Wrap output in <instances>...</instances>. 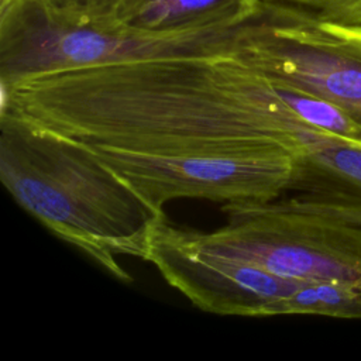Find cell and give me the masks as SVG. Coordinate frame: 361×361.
<instances>
[{
	"label": "cell",
	"instance_id": "10",
	"mask_svg": "<svg viewBox=\"0 0 361 361\" xmlns=\"http://www.w3.org/2000/svg\"><path fill=\"white\" fill-rule=\"evenodd\" d=\"M58 13L82 23L116 25L124 0H42Z\"/></svg>",
	"mask_w": 361,
	"mask_h": 361
},
{
	"label": "cell",
	"instance_id": "7",
	"mask_svg": "<svg viewBox=\"0 0 361 361\" xmlns=\"http://www.w3.org/2000/svg\"><path fill=\"white\" fill-rule=\"evenodd\" d=\"M262 0H124L116 25L151 34L234 30L250 21Z\"/></svg>",
	"mask_w": 361,
	"mask_h": 361
},
{
	"label": "cell",
	"instance_id": "2",
	"mask_svg": "<svg viewBox=\"0 0 361 361\" xmlns=\"http://www.w3.org/2000/svg\"><path fill=\"white\" fill-rule=\"evenodd\" d=\"M0 178L24 210L123 282L131 276L118 258L145 259L154 227L166 219L82 144L4 109Z\"/></svg>",
	"mask_w": 361,
	"mask_h": 361
},
{
	"label": "cell",
	"instance_id": "6",
	"mask_svg": "<svg viewBox=\"0 0 361 361\" xmlns=\"http://www.w3.org/2000/svg\"><path fill=\"white\" fill-rule=\"evenodd\" d=\"M79 144L159 214L175 199L271 200L292 190L296 176L286 149L166 155Z\"/></svg>",
	"mask_w": 361,
	"mask_h": 361
},
{
	"label": "cell",
	"instance_id": "3",
	"mask_svg": "<svg viewBox=\"0 0 361 361\" xmlns=\"http://www.w3.org/2000/svg\"><path fill=\"white\" fill-rule=\"evenodd\" d=\"M226 226L203 233L173 226L195 251L244 262L300 282L361 288V202L299 192L271 200L228 202Z\"/></svg>",
	"mask_w": 361,
	"mask_h": 361
},
{
	"label": "cell",
	"instance_id": "5",
	"mask_svg": "<svg viewBox=\"0 0 361 361\" xmlns=\"http://www.w3.org/2000/svg\"><path fill=\"white\" fill-rule=\"evenodd\" d=\"M268 79L324 99L361 126V24L262 0L234 55Z\"/></svg>",
	"mask_w": 361,
	"mask_h": 361
},
{
	"label": "cell",
	"instance_id": "4",
	"mask_svg": "<svg viewBox=\"0 0 361 361\" xmlns=\"http://www.w3.org/2000/svg\"><path fill=\"white\" fill-rule=\"evenodd\" d=\"M238 31L151 34L76 21L42 0H0V80L11 86L35 75L85 66L234 55Z\"/></svg>",
	"mask_w": 361,
	"mask_h": 361
},
{
	"label": "cell",
	"instance_id": "9",
	"mask_svg": "<svg viewBox=\"0 0 361 361\" xmlns=\"http://www.w3.org/2000/svg\"><path fill=\"white\" fill-rule=\"evenodd\" d=\"M286 314L361 319V288L331 281L303 282L289 299Z\"/></svg>",
	"mask_w": 361,
	"mask_h": 361
},
{
	"label": "cell",
	"instance_id": "8",
	"mask_svg": "<svg viewBox=\"0 0 361 361\" xmlns=\"http://www.w3.org/2000/svg\"><path fill=\"white\" fill-rule=\"evenodd\" d=\"M293 189L361 202V145L309 127L295 155Z\"/></svg>",
	"mask_w": 361,
	"mask_h": 361
},
{
	"label": "cell",
	"instance_id": "11",
	"mask_svg": "<svg viewBox=\"0 0 361 361\" xmlns=\"http://www.w3.org/2000/svg\"><path fill=\"white\" fill-rule=\"evenodd\" d=\"M289 3L295 6H302L314 10L326 17L361 24V0H269Z\"/></svg>",
	"mask_w": 361,
	"mask_h": 361
},
{
	"label": "cell",
	"instance_id": "1",
	"mask_svg": "<svg viewBox=\"0 0 361 361\" xmlns=\"http://www.w3.org/2000/svg\"><path fill=\"white\" fill-rule=\"evenodd\" d=\"M1 109L78 142L183 155L286 149L307 124L233 55L75 68L1 86Z\"/></svg>",
	"mask_w": 361,
	"mask_h": 361
}]
</instances>
